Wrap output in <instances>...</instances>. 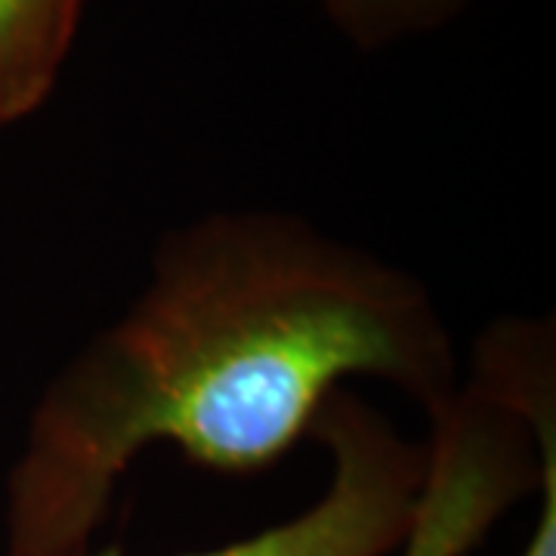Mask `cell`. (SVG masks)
<instances>
[{
    "mask_svg": "<svg viewBox=\"0 0 556 556\" xmlns=\"http://www.w3.org/2000/svg\"><path fill=\"white\" fill-rule=\"evenodd\" d=\"M343 35L362 47L417 35L448 22L467 0H321Z\"/></svg>",
    "mask_w": 556,
    "mask_h": 556,
    "instance_id": "obj_6",
    "label": "cell"
},
{
    "mask_svg": "<svg viewBox=\"0 0 556 556\" xmlns=\"http://www.w3.org/2000/svg\"><path fill=\"white\" fill-rule=\"evenodd\" d=\"M346 378L433 417L457 393L452 331L424 281L288 214L170 232L134 306L50 380L10 473L7 556L78 554L149 445L257 473Z\"/></svg>",
    "mask_w": 556,
    "mask_h": 556,
    "instance_id": "obj_1",
    "label": "cell"
},
{
    "mask_svg": "<svg viewBox=\"0 0 556 556\" xmlns=\"http://www.w3.org/2000/svg\"><path fill=\"white\" fill-rule=\"evenodd\" d=\"M430 420V470L399 556H467L538 489L535 439L522 417L473 387L457 390Z\"/></svg>",
    "mask_w": 556,
    "mask_h": 556,
    "instance_id": "obj_3",
    "label": "cell"
},
{
    "mask_svg": "<svg viewBox=\"0 0 556 556\" xmlns=\"http://www.w3.org/2000/svg\"><path fill=\"white\" fill-rule=\"evenodd\" d=\"M334 470L309 510L219 551L189 556H390L402 551L430 470V442L402 437L378 408L343 387L325 399L313 430ZM56 556H124L78 551Z\"/></svg>",
    "mask_w": 556,
    "mask_h": 556,
    "instance_id": "obj_2",
    "label": "cell"
},
{
    "mask_svg": "<svg viewBox=\"0 0 556 556\" xmlns=\"http://www.w3.org/2000/svg\"><path fill=\"white\" fill-rule=\"evenodd\" d=\"M84 0H0V127L50 97Z\"/></svg>",
    "mask_w": 556,
    "mask_h": 556,
    "instance_id": "obj_5",
    "label": "cell"
},
{
    "mask_svg": "<svg viewBox=\"0 0 556 556\" xmlns=\"http://www.w3.org/2000/svg\"><path fill=\"white\" fill-rule=\"evenodd\" d=\"M470 387L522 417L535 439L541 507L532 538L519 556H556L554 328L529 318L492 325L479 340Z\"/></svg>",
    "mask_w": 556,
    "mask_h": 556,
    "instance_id": "obj_4",
    "label": "cell"
}]
</instances>
